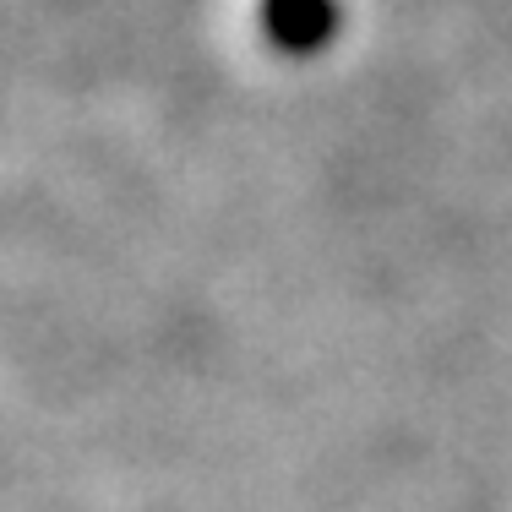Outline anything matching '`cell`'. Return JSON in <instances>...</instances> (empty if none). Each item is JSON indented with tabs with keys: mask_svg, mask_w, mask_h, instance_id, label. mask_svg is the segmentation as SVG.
Listing matches in <instances>:
<instances>
[{
	"mask_svg": "<svg viewBox=\"0 0 512 512\" xmlns=\"http://www.w3.org/2000/svg\"><path fill=\"white\" fill-rule=\"evenodd\" d=\"M289 6L295 11H284V6L267 11V28H273L284 44H311V39H322V28L333 22L327 0H289Z\"/></svg>",
	"mask_w": 512,
	"mask_h": 512,
	"instance_id": "1",
	"label": "cell"
}]
</instances>
